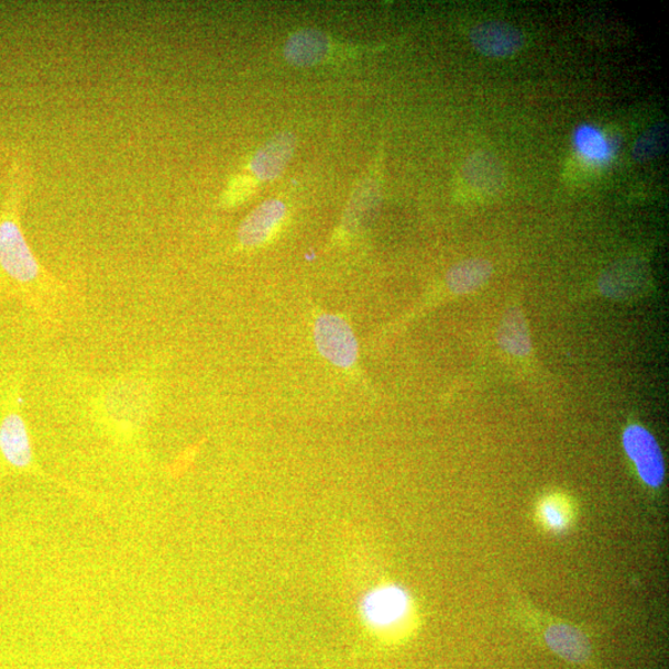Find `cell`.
Wrapping results in <instances>:
<instances>
[{
    "label": "cell",
    "mask_w": 669,
    "mask_h": 669,
    "mask_svg": "<svg viewBox=\"0 0 669 669\" xmlns=\"http://www.w3.org/2000/svg\"><path fill=\"white\" fill-rule=\"evenodd\" d=\"M26 184V173L15 162L0 213V271L18 284L31 285L42 282L44 270L25 239L19 216Z\"/></svg>",
    "instance_id": "cell-1"
},
{
    "label": "cell",
    "mask_w": 669,
    "mask_h": 669,
    "mask_svg": "<svg viewBox=\"0 0 669 669\" xmlns=\"http://www.w3.org/2000/svg\"><path fill=\"white\" fill-rule=\"evenodd\" d=\"M415 612L407 590L398 584L387 583L372 588L360 603L362 623L371 633L393 638L405 633Z\"/></svg>",
    "instance_id": "cell-2"
},
{
    "label": "cell",
    "mask_w": 669,
    "mask_h": 669,
    "mask_svg": "<svg viewBox=\"0 0 669 669\" xmlns=\"http://www.w3.org/2000/svg\"><path fill=\"white\" fill-rule=\"evenodd\" d=\"M623 447L639 480L649 489L661 487L666 479L665 458L652 432L639 425L628 426L623 432Z\"/></svg>",
    "instance_id": "cell-3"
},
{
    "label": "cell",
    "mask_w": 669,
    "mask_h": 669,
    "mask_svg": "<svg viewBox=\"0 0 669 669\" xmlns=\"http://www.w3.org/2000/svg\"><path fill=\"white\" fill-rule=\"evenodd\" d=\"M314 339L321 355L341 369L355 365L359 346L349 323L325 314L315 322Z\"/></svg>",
    "instance_id": "cell-4"
},
{
    "label": "cell",
    "mask_w": 669,
    "mask_h": 669,
    "mask_svg": "<svg viewBox=\"0 0 669 669\" xmlns=\"http://www.w3.org/2000/svg\"><path fill=\"white\" fill-rule=\"evenodd\" d=\"M470 43L486 57L506 58L517 55L526 44V36L513 24L490 21L471 29Z\"/></svg>",
    "instance_id": "cell-5"
},
{
    "label": "cell",
    "mask_w": 669,
    "mask_h": 669,
    "mask_svg": "<svg viewBox=\"0 0 669 669\" xmlns=\"http://www.w3.org/2000/svg\"><path fill=\"white\" fill-rule=\"evenodd\" d=\"M287 215V206L281 200L262 202L245 218L239 229V241L244 248H259L278 231Z\"/></svg>",
    "instance_id": "cell-6"
},
{
    "label": "cell",
    "mask_w": 669,
    "mask_h": 669,
    "mask_svg": "<svg viewBox=\"0 0 669 669\" xmlns=\"http://www.w3.org/2000/svg\"><path fill=\"white\" fill-rule=\"evenodd\" d=\"M0 456L8 465L18 470L33 464L31 432L18 412H12L0 421Z\"/></svg>",
    "instance_id": "cell-7"
},
{
    "label": "cell",
    "mask_w": 669,
    "mask_h": 669,
    "mask_svg": "<svg viewBox=\"0 0 669 669\" xmlns=\"http://www.w3.org/2000/svg\"><path fill=\"white\" fill-rule=\"evenodd\" d=\"M297 146V138L290 132L275 134L252 157L250 169L261 182H270L285 171Z\"/></svg>",
    "instance_id": "cell-8"
},
{
    "label": "cell",
    "mask_w": 669,
    "mask_h": 669,
    "mask_svg": "<svg viewBox=\"0 0 669 669\" xmlns=\"http://www.w3.org/2000/svg\"><path fill=\"white\" fill-rule=\"evenodd\" d=\"M461 173L470 188L481 194H497L506 184L505 166L500 157L490 151L470 154Z\"/></svg>",
    "instance_id": "cell-9"
},
{
    "label": "cell",
    "mask_w": 669,
    "mask_h": 669,
    "mask_svg": "<svg viewBox=\"0 0 669 669\" xmlns=\"http://www.w3.org/2000/svg\"><path fill=\"white\" fill-rule=\"evenodd\" d=\"M648 275L645 262L624 260L610 265L600 277L599 287L610 298H627L645 287Z\"/></svg>",
    "instance_id": "cell-10"
},
{
    "label": "cell",
    "mask_w": 669,
    "mask_h": 669,
    "mask_svg": "<svg viewBox=\"0 0 669 669\" xmlns=\"http://www.w3.org/2000/svg\"><path fill=\"white\" fill-rule=\"evenodd\" d=\"M330 53V39L318 29H301L292 34L284 46V57L289 64L310 67L321 64Z\"/></svg>",
    "instance_id": "cell-11"
},
{
    "label": "cell",
    "mask_w": 669,
    "mask_h": 669,
    "mask_svg": "<svg viewBox=\"0 0 669 669\" xmlns=\"http://www.w3.org/2000/svg\"><path fill=\"white\" fill-rule=\"evenodd\" d=\"M547 646L567 661L582 665L592 655L588 637L577 627L567 624L550 625L545 633Z\"/></svg>",
    "instance_id": "cell-12"
},
{
    "label": "cell",
    "mask_w": 669,
    "mask_h": 669,
    "mask_svg": "<svg viewBox=\"0 0 669 669\" xmlns=\"http://www.w3.org/2000/svg\"><path fill=\"white\" fill-rule=\"evenodd\" d=\"M494 267L484 259L461 261L449 270L447 284L456 294H470L479 290L490 281Z\"/></svg>",
    "instance_id": "cell-13"
},
{
    "label": "cell",
    "mask_w": 669,
    "mask_h": 669,
    "mask_svg": "<svg viewBox=\"0 0 669 669\" xmlns=\"http://www.w3.org/2000/svg\"><path fill=\"white\" fill-rule=\"evenodd\" d=\"M498 339L509 355L526 358L530 352V338L524 315L517 310L509 312L501 325Z\"/></svg>",
    "instance_id": "cell-14"
},
{
    "label": "cell",
    "mask_w": 669,
    "mask_h": 669,
    "mask_svg": "<svg viewBox=\"0 0 669 669\" xmlns=\"http://www.w3.org/2000/svg\"><path fill=\"white\" fill-rule=\"evenodd\" d=\"M669 128L659 122L648 128L637 138L633 146V160L636 163H648L661 156L668 150Z\"/></svg>",
    "instance_id": "cell-15"
},
{
    "label": "cell",
    "mask_w": 669,
    "mask_h": 669,
    "mask_svg": "<svg viewBox=\"0 0 669 669\" xmlns=\"http://www.w3.org/2000/svg\"><path fill=\"white\" fill-rule=\"evenodd\" d=\"M537 513L540 524L550 533H564L572 523V509L566 497L560 495H549L540 501Z\"/></svg>",
    "instance_id": "cell-16"
},
{
    "label": "cell",
    "mask_w": 669,
    "mask_h": 669,
    "mask_svg": "<svg viewBox=\"0 0 669 669\" xmlns=\"http://www.w3.org/2000/svg\"><path fill=\"white\" fill-rule=\"evenodd\" d=\"M255 189V183L249 175L233 178L222 194L221 202L226 208H234L248 200Z\"/></svg>",
    "instance_id": "cell-17"
}]
</instances>
